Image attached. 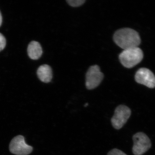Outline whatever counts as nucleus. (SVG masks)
<instances>
[{
  "label": "nucleus",
  "mask_w": 155,
  "mask_h": 155,
  "mask_svg": "<svg viewBox=\"0 0 155 155\" xmlns=\"http://www.w3.org/2000/svg\"><path fill=\"white\" fill-rule=\"evenodd\" d=\"M131 113L130 108L127 106L121 105L117 107L111 120L113 127L118 130L122 128L130 118Z\"/></svg>",
  "instance_id": "39448f33"
},
{
  "label": "nucleus",
  "mask_w": 155,
  "mask_h": 155,
  "mask_svg": "<svg viewBox=\"0 0 155 155\" xmlns=\"http://www.w3.org/2000/svg\"><path fill=\"white\" fill-rule=\"evenodd\" d=\"M28 55L31 59L36 60L40 58L42 54V49L39 43L36 41L31 42L27 48Z\"/></svg>",
  "instance_id": "1a4fd4ad"
},
{
  "label": "nucleus",
  "mask_w": 155,
  "mask_h": 155,
  "mask_svg": "<svg viewBox=\"0 0 155 155\" xmlns=\"http://www.w3.org/2000/svg\"><path fill=\"white\" fill-rule=\"evenodd\" d=\"M67 2L69 5L73 7H79L85 2V0H67Z\"/></svg>",
  "instance_id": "9d476101"
},
{
  "label": "nucleus",
  "mask_w": 155,
  "mask_h": 155,
  "mask_svg": "<svg viewBox=\"0 0 155 155\" xmlns=\"http://www.w3.org/2000/svg\"><path fill=\"white\" fill-rule=\"evenodd\" d=\"M2 14L0 12V27L2 25Z\"/></svg>",
  "instance_id": "ddd939ff"
},
{
  "label": "nucleus",
  "mask_w": 155,
  "mask_h": 155,
  "mask_svg": "<svg viewBox=\"0 0 155 155\" xmlns=\"http://www.w3.org/2000/svg\"><path fill=\"white\" fill-rule=\"evenodd\" d=\"M114 40L117 45L124 50L138 47L141 42L138 33L130 28L117 31L114 34Z\"/></svg>",
  "instance_id": "f257e3e1"
},
{
  "label": "nucleus",
  "mask_w": 155,
  "mask_h": 155,
  "mask_svg": "<svg viewBox=\"0 0 155 155\" xmlns=\"http://www.w3.org/2000/svg\"><path fill=\"white\" fill-rule=\"evenodd\" d=\"M135 79L137 82L149 88L155 87V76L150 70L147 68L139 69L136 73Z\"/></svg>",
  "instance_id": "0eeeda50"
},
{
  "label": "nucleus",
  "mask_w": 155,
  "mask_h": 155,
  "mask_svg": "<svg viewBox=\"0 0 155 155\" xmlns=\"http://www.w3.org/2000/svg\"><path fill=\"white\" fill-rule=\"evenodd\" d=\"M143 57L142 51L140 48L136 47L124 50L119 55V59L124 67L130 68L140 63Z\"/></svg>",
  "instance_id": "f03ea898"
},
{
  "label": "nucleus",
  "mask_w": 155,
  "mask_h": 155,
  "mask_svg": "<svg viewBox=\"0 0 155 155\" xmlns=\"http://www.w3.org/2000/svg\"><path fill=\"white\" fill-rule=\"evenodd\" d=\"M33 147L25 143V137L19 135L15 137L11 140L9 150L12 153L16 155H28L33 151Z\"/></svg>",
  "instance_id": "7ed1b4c3"
},
{
  "label": "nucleus",
  "mask_w": 155,
  "mask_h": 155,
  "mask_svg": "<svg viewBox=\"0 0 155 155\" xmlns=\"http://www.w3.org/2000/svg\"><path fill=\"white\" fill-rule=\"evenodd\" d=\"M132 152L135 155H142L150 148L151 143L148 137L143 132H138L133 137Z\"/></svg>",
  "instance_id": "20e7f679"
},
{
  "label": "nucleus",
  "mask_w": 155,
  "mask_h": 155,
  "mask_svg": "<svg viewBox=\"0 0 155 155\" xmlns=\"http://www.w3.org/2000/svg\"><path fill=\"white\" fill-rule=\"evenodd\" d=\"M87 105H88V104H87V103H86V104L84 105V107H87Z\"/></svg>",
  "instance_id": "4468645a"
},
{
  "label": "nucleus",
  "mask_w": 155,
  "mask_h": 155,
  "mask_svg": "<svg viewBox=\"0 0 155 155\" xmlns=\"http://www.w3.org/2000/svg\"><path fill=\"white\" fill-rule=\"evenodd\" d=\"M37 73L40 80L44 83H49L52 78L51 68L48 65L40 66L38 69Z\"/></svg>",
  "instance_id": "6e6552de"
},
{
  "label": "nucleus",
  "mask_w": 155,
  "mask_h": 155,
  "mask_svg": "<svg viewBox=\"0 0 155 155\" xmlns=\"http://www.w3.org/2000/svg\"><path fill=\"white\" fill-rule=\"evenodd\" d=\"M104 78V75L97 65L92 66L89 69L86 74V87L89 90L97 87Z\"/></svg>",
  "instance_id": "423d86ee"
},
{
  "label": "nucleus",
  "mask_w": 155,
  "mask_h": 155,
  "mask_svg": "<svg viewBox=\"0 0 155 155\" xmlns=\"http://www.w3.org/2000/svg\"><path fill=\"white\" fill-rule=\"evenodd\" d=\"M107 155H127L117 149H114L111 150L109 153H108Z\"/></svg>",
  "instance_id": "f8f14e48"
},
{
  "label": "nucleus",
  "mask_w": 155,
  "mask_h": 155,
  "mask_svg": "<svg viewBox=\"0 0 155 155\" xmlns=\"http://www.w3.org/2000/svg\"><path fill=\"white\" fill-rule=\"evenodd\" d=\"M6 45V40L4 35L0 33V52L4 49Z\"/></svg>",
  "instance_id": "9b49d317"
}]
</instances>
